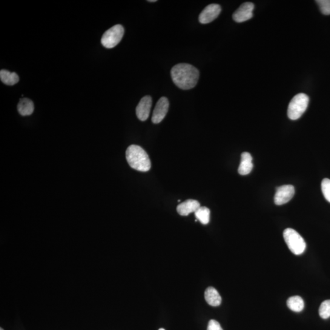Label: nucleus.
<instances>
[{"mask_svg": "<svg viewBox=\"0 0 330 330\" xmlns=\"http://www.w3.org/2000/svg\"><path fill=\"white\" fill-rule=\"evenodd\" d=\"M171 76L178 88L188 90L196 87L200 78V73L194 66L181 63L172 68Z\"/></svg>", "mask_w": 330, "mask_h": 330, "instance_id": "f257e3e1", "label": "nucleus"}, {"mask_svg": "<svg viewBox=\"0 0 330 330\" xmlns=\"http://www.w3.org/2000/svg\"><path fill=\"white\" fill-rule=\"evenodd\" d=\"M126 159L131 168L141 172L150 170L151 163L148 154L142 147L132 145L126 151Z\"/></svg>", "mask_w": 330, "mask_h": 330, "instance_id": "f03ea898", "label": "nucleus"}, {"mask_svg": "<svg viewBox=\"0 0 330 330\" xmlns=\"http://www.w3.org/2000/svg\"><path fill=\"white\" fill-rule=\"evenodd\" d=\"M283 237L290 250L295 255H300L305 252L306 244L299 233L292 228L284 231Z\"/></svg>", "mask_w": 330, "mask_h": 330, "instance_id": "7ed1b4c3", "label": "nucleus"}, {"mask_svg": "<svg viewBox=\"0 0 330 330\" xmlns=\"http://www.w3.org/2000/svg\"><path fill=\"white\" fill-rule=\"evenodd\" d=\"M309 97L305 94L300 93L295 96L289 103L288 116L291 120H297L305 113L309 104Z\"/></svg>", "mask_w": 330, "mask_h": 330, "instance_id": "20e7f679", "label": "nucleus"}, {"mask_svg": "<svg viewBox=\"0 0 330 330\" xmlns=\"http://www.w3.org/2000/svg\"><path fill=\"white\" fill-rule=\"evenodd\" d=\"M124 34V27L120 25L113 26L103 34L101 43L103 47L112 48L116 47L121 41Z\"/></svg>", "mask_w": 330, "mask_h": 330, "instance_id": "39448f33", "label": "nucleus"}, {"mask_svg": "<svg viewBox=\"0 0 330 330\" xmlns=\"http://www.w3.org/2000/svg\"><path fill=\"white\" fill-rule=\"evenodd\" d=\"M295 188L293 185H285L277 188L274 197L275 205L281 206L291 201L294 196Z\"/></svg>", "mask_w": 330, "mask_h": 330, "instance_id": "423d86ee", "label": "nucleus"}, {"mask_svg": "<svg viewBox=\"0 0 330 330\" xmlns=\"http://www.w3.org/2000/svg\"><path fill=\"white\" fill-rule=\"evenodd\" d=\"M254 5L251 2L244 3L237 9L232 16L235 22L242 23L248 21L253 16Z\"/></svg>", "mask_w": 330, "mask_h": 330, "instance_id": "0eeeda50", "label": "nucleus"}, {"mask_svg": "<svg viewBox=\"0 0 330 330\" xmlns=\"http://www.w3.org/2000/svg\"><path fill=\"white\" fill-rule=\"evenodd\" d=\"M169 106L168 99L166 97H162L158 100L152 117V121L154 124H159L162 121L168 113Z\"/></svg>", "mask_w": 330, "mask_h": 330, "instance_id": "6e6552de", "label": "nucleus"}, {"mask_svg": "<svg viewBox=\"0 0 330 330\" xmlns=\"http://www.w3.org/2000/svg\"><path fill=\"white\" fill-rule=\"evenodd\" d=\"M221 11H222V8L219 5H209L200 14L199 21L202 24H209L219 17Z\"/></svg>", "mask_w": 330, "mask_h": 330, "instance_id": "1a4fd4ad", "label": "nucleus"}, {"mask_svg": "<svg viewBox=\"0 0 330 330\" xmlns=\"http://www.w3.org/2000/svg\"><path fill=\"white\" fill-rule=\"evenodd\" d=\"M152 104H153V100L151 96H146L143 97L136 108L138 118L142 121L147 120L150 114Z\"/></svg>", "mask_w": 330, "mask_h": 330, "instance_id": "9d476101", "label": "nucleus"}, {"mask_svg": "<svg viewBox=\"0 0 330 330\" xmlns=\"http://www.w3.org/2000/svg\"><path fill=\"white\" fill-rule=\"evenodd\" d=\"M200 207V204L197 201L188 200L177 206V211L182 216H187L191 213H194Z\"/></svg>", "mask_w": 330, "mask_h": 330, "instance_id": "9b49d317", "label": "nucleus"}, {"mask_svg": "<svg viewBox=\"0 0 330 330\" xmlns=\"http://www.w3.org/2000/svg\"><path fill=\"white\" fill-rule=\"evenodd\" d=\"M252 168H253V164H252V158L251 154L246 152L242 153L238 172L242 176H245L251 173Z\"/></svg>", "mask_w": 330, "mask_h": 330, "instance_id": "f8f14e48", "label": "nucleus"}, {"mask_svg": "<svg viewBox=\"0 0 330 330\" xmlns=\"http://www.w3.org/2000/svg\"><path fill=\"white\" fill-rule=\"evenodd\" d=\"M205 297L207 303L212 306H219L222 303V297H221L217 289L213 288V287H209V288H207Z\"/></svg>", "mask_w": 330, "mask_h": 330, "instance_id": "ddd939ff", "label": "nucleus"}, {"mask_svg": "<svg viewBox=\"0 0 330 330\" xmlns=\"http://www.w3.org/2000/svg\"><path fill=\"white\" fill-rule=\"evenodd\" d=\"M34 110V103L29 99H21L17 105V110L22 116H30L32 114Z\"/></svg>", "mask_w": 330, "mask_h": 330, "instance_id": "4468645a", "label": "nucleus"}, {"mask_svg": "<svg viewBox=\"0 0 330 330\" xmlns=\"http://www.w3.org/2000/svg\"><path fill=\"white\" fill-rule=\"evenodd\" d=\"M0 79L4 84L10 86L16 85L19 81L18 75L7 70L0 71Z\"/></svg>", "mask_w": 330, "mask_h": 330, "instance_id": "2eb2a0df", "label": "nucleus"}, {"mask_svg": "<svg viewBox=\"0 0 330 330\" xmlns=\"http://www.w3.org/2000/svg\"><path fill=\"white\" fill-rule=\"evenodd\" d=\"M287 305L292 311L300 312L302 311L305 306L303 298L300 296L290 297L287 301Z\"/></svg>", "mask_w": 330, "mask_h": 330, "instance_id": "dca6fc26", "label": "nucleus"}, {"mask_svg": "<svg viewBox=\"0 0 330 330\" xmlns=\"http://www.w3.org/2000/svg\"><path fill=\"white\" fill-rule=\"evenodd\" d=\"M197 220H199L203 225H208L210 222L211 211L206 207H200L197 210L194 212Z\"/></svg>", "mask_w": 330, "mask_h": 330, "instance_id": "f3484780", "label": "nucleus"}, {"mask_svg": "<svg viewBox=\"0 0 330 330\" xmlns=\"http://www.w3.org/2000/svg\"><path fill=\"white\" fill-rule=\"evenodd\" d=\"M319 315L323 319H327L330 317V300L323 301L318 310Z\"/></svg>", "mask_w": 330, "mask_h": 330, "instance_id": "a211bd4d", "label": "nucleus"}, {"mask_svg": "<svg viewBox=\"0 0 330 330\" xmlns=\"http://www.w3.org/2000/svg\"><path fill=\"white\" fill-rule=\"evenodd\" d=\"M322 191L324 197H325L327 202L330 203V179H324L321 184Z\"/></svg>", "mask_w": 330, "mask_h": 330, "instance_id": "6ab92c4d", "label": "nucleus"}, {"mask_svg": "<svg viewBox=\"0 0 330 330\" xmlns=\"http://www.w3.org/2000/svg\"><path fill=\"white\" fill-rule=\"evenodd\" d=\"M316 3L324 15H330V0H318Z\"/></svg>", "mask_w": 330, "mask_h": 330, "instance_id": "aec40b11", "label": "nucleus"}, {"mask_svg": "<svg viewBox=\"0 0 330 330\" xmlns=\"http://www.w3.org/2000/svg\"><path fill=\"white\" fill-rule=\"evenodd\" d=\"M208 330H223L219 322L217 320H211L209 321L208 326Z\"/></svg>", "mask_w": 330, "mask_h": 330, "instance_id": "412c9836", "label": "nucleus"}, {"mask_svg": "<svg viewBox=\"0 0 330 330\" xmlns=\"http://www.w3.org/2000/svg\"><path fill=\"white\" fill-rule=\"evenodd\" d=\"M149 2H156V0H150V1H148Z\"/></svg>", "mask_w": 330, "mask_h": 330, "instance_id": "4be33fe9", "label": "nucleus"}, {"mask_svg": "<svg viewBox=\"0 0 330 330\" xmlns=\"http://www.w3.org/2000/svg\"><path fill=\"white\" fill-rule=\"evenodd\" d=\"M159 330H165V329H163V328H160V329H159Z\"/></svg>", "mask_w": 330, "mask_h": 330, "instance_id": "5701e85b", "label": "nucleus"}, {"mask_svg": "<svg viewBox=\"0 0 330 330\" xmlns=\"http://www.w3.org/2000/svg\"><path fill=\"white\" fill-rule=\"evenodd\" d=\"M0 330H4V329H2V328H1V329H0Z\"/></svg>", "mask_w": 330, "mask_h": 330, "instance_id": "b1692460", "label": "nucleus"}]
</instances>
